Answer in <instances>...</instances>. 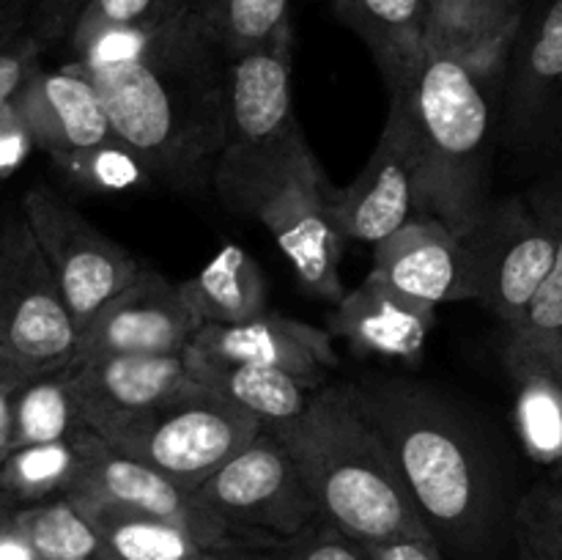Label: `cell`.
<instances>
[{
	"label": "cell",
	"instance_id": "44dd1931",
	"mask_svg": "<svg viewBox=\"0 0 562 560\" xmlns=\"http://www.w3.org/2000/svg\"><path fill=\"white\" fill-rule=\"evenodd\" d=\"M521 14H505L492 0H431L426 49L461 60L486 86H497L508 69Z\"/></svg>",
	"mask_w": 562,
	"mask_h": 560
},
{
	"label": "cell",
	"instance_id": "484cf974",
	"mask_svg": "<svg viewBox=\"0 0 562 560\" xmlns=\"http://www.w3.org/2000/svg\"><path fill=\"white\" fill-rule=\"evenodd\" d=\"M203 324H239L267 313V278L239 245H225L212 261L184 280Z\"/></svg>",
	"mask_w": 562,
	"mask_h": 560
},
{
	"label": "cell",
	"instance_id": "e575fe53",
	"mask_svg": "<svg viewBox=\"0 0 562 560\" xmlns=\"http://www.w3.org/2000/svg\"><path fill=\"white\" fill-rule=\"evenodd\" d=\"M278 560H371L366 544L355 541L329 522L316 519L296 536L272 544Z\"/></svg>",
	"mask_w": 562,
	"mask_h": 560
},
{
	"label": "cell",
	"instance_id": "5b68a950",
	"mask_svg": "<svg viewBox=\"0 0 562 560\" xmlns=\"http://www.w3.org/2000/svg\"><path fill=\"white\" fill-rule=\"evenodd\" d=\"M291 104V27L228 60L225 132L212 187L236 214L256 212L269 187L307 152Z\"/></svg>",
	"mask_w": 562,
	"mask_h": 560
},
{
	"label": "cell",
	"instance_id": "7c38bea8",
	"mask_svg": "<svg viewBox=\"0 0 562 560\" xmlns=\"http://www.w3.org/2000/svg\"><path fill=\"white\" fill-rule=\"evenodd\" d=\"M505 132L514 148H562V0H530L503 77Z\"/></svg>",
	"mask_w": 562,
	"mask_h": 560
},
{
	"label": "cell",
	"instance_id": "bcb514c9",
	"mask_svg": "<svg viewBox=\"0 0 562 560\" xmlns=\"http://www.w3.org/2000/svg\"><path fill=\"white\" fill-rule=\"evenodd\" d=\"M11 530H14V511L0 505V538L9 536Z\"/></svg>",
	"mask_w": 562,
	"mask_h": 560
},
{
	"label": "cell",
	"instance_id": "74e56055",
	"mask_svg": "<svg viewBox=\"0 0 562 560\" xmlns=\"http://www.w3.org/2000/svg\"><path fill=\"white\" fill-rule=\"evenodd\" d=\"M33 148H36V143H33L16 104H5L0 110V179L20 168Z\"/></svg>",
	"mask_w": 562,
	"mask_h": 560
},
{
	"label": "cell",
	"instance_id": "d4e9b609",
	"mask_svg": "<svg viewBox=\"0 0 562 560\" xmlns=\"http://www.w3.org/2000/svg\"><path fill=\"white\" fill-rule=\"evenodd\" d=\"M93 428L58 443L11 450L0 464V505L11 511L33 508L66 497L80 478Z\"/></svg>",
	"mask_w": 562,
	"mask_h": 560
},
{
	"label": "cell",
	"instance_id": "1f68e13d",
	"mask_svg": "<svg viewBox=\"0 0 562 560\" xmlns=\"http://www.w3.org/2000/svg\"><path fill=\"white\" fill-rule=\"evenodd\" d=\"M530 203L536 212L547 220L554 236V258L552 269H549L547 280H543L541 291L525 316L510 327V333H554L562 335V176L543 181L541 187L530 192Z\"/></svg>",
	"mask_w": 562,
	"mask_h": 560
},
{
	"label": "cell",
	"instance_id": "ac0fdd59",
	"mask_svg": "<svg viewBox=\"0 0 562 560\" xmlns=\"http://www.w3.org/2000/svg\"><path fill=\"white\" fill-rule=\"evenodd\" d=\"M190 349L274 368L311 388H322L324 373L338 366L327 329L269 311L239 324H206Z\"/></svg>",
	"mask_w": 562,
	"mask_h": 560
},
{
	"label": "cell",
	"instance_id": "e0dca14e",
	"mask_svg": "<svg viewBox=\"0 0 562 560\" xmlns=\"http://www.w3.org/2000/svg\"><path fill=\"white\" fill-rule=\"evenodd\" d=\"M14 104L36 148L49 154L58 168L115 137L97 86L75 64L38 69Z\"/></svg>",
	"mask_w": 562,
	"mask_h": 560
},
{
	"label": "cell",
	"instance_id": "4316f807",
	"mask_svg": "<svg viewBox=\"0 0 562 560\" xmlns=\"http://www.w3.org/2000/svg\"><path fill=\"white\" fill-rule=\"evenodd\" d=\"M11 415H14L11 450L58 443V439L75 437L77 432L88 428L69 368L22 379L14 393Z\"/></svg>",
	"mask_w": 562,
	"mask_h": 560
},
{
	"label": "cell",
	"instance_id": "5bb4252c",
	"mask_svg": "<svg viewBox=\"0 0 562 560\" xmlns=\"http://www.w3.org/2000/svg\"><path fill=\"white\" fill-rule=\"evenodd\" d=\"M66 497L77 500V503L119 505V508L173 522V525L187 527L192 536H198L203 547L245 541L217 514H212L198 500L195 492L176 483L173 478L162 475L154 467L115 450L97 432H91L86 464H82L75 489Z\"/></svg>",
	"mask_w": 562,
	"mask_h": 560
},
{
	"label": "cell",
	"instance_id": "83f0119b",
	"mask_svg": "<svg viewBox=\"0 0 562 560\" xmlns=\"http://www.w3.org/2000/svg\"><path fill=\"white\" fill-rule=\"evenodd\" d=\"M14 522L42 560H121L91 516L71 497L14 511Z\"/></svg>",
	"mask_w": 562,
	"mask_h": 560
},
{
	"label": "cell",
	"instance_id": "7a4b0ae2",
	"mask_svg": "<svg viewBox=\"0 0 562 560\" xmlns=\"http://www.w3.org/2000/svg\"><path fill=\"white\" fill-rule=\"evenodd\" d=\"M269 432L278 434L294 459L318 519L360 544L437 541L362 410L355 384L318 388L296 421Z\"/></svg>",
	"mask_w": 562,
	"mask_h": 560
},
{
	"label": "cell",
	"instance_id": "9a60e30c",
	"mask_svg": "<svg viewBox=\"0 0 562 560\" xmlns=\"http://www.w3.org/2000/svg\"><path fill=\"white\" fill-rule=\"evenodd\" d=\"M415 143L398 102L390 99L387 121L362 173L344 190L329 192V209L340 236L376 245L417 217Z\"/></svg>",
	"mask_w": 562,
	"mask_h": 560
},
{
	"label": "cell",
	"instance_id": "d6986e66",
	"mask_svg": "<svg viewBox=\"0 0 562 560\" xmlns=\"http://www.w3.org/2000/svg\"><path fill=\"white\" fill-rule=\"evenodd\" d=\"M428 305L472 302L459 234L437 217H415L373 245V269Z\"/></svg>",
	"mask_w": 562,
	"mask_h": 560
},
{
	"label": "cell",
	"instance_id": "8d00e7d4",
	"mask_svg": "<svg viewBox=\"0 0 562 560\" xmlns=\"http://www.w3.org/2000/svg\"><path fill=\"white\" fill-rule=\"evenodd\" d=\"M86 5L88 0H33L27 25L33 36L44 44V49H49L58 42H69L71 27Z\"/></svg>",
	"mask_w": 562,
	"mask_h": 560
},
{
	"label": "cell",
	"instance_id": "52a82bcc",
	"mask_svg": "<svg viewBox=\"0 0 562 560\" xmlns=\"http://www.w3.org/2000/svg\"><path fill=\"white\" fill-rule=\"evenodd\" d=\"M0 329L11 377L58 371L75 360V316L22 214L0 228Z\"/></svg>",
	"mask_w": 562,
	"mask_h": 560
},
{
	"label": "cell",
	"instance_id": "f6af8a7d",
	"mask_svg": "<svg viewBox=\"0 0 562 560\" xmlns=\"http://www.w3.org/2000/svg\"><path fill=\"white\" fill-rule=\"evenodd\" d=\"M492 3L497 5L499 11H505V14H521L530 0H492Z\"/></svg>",
	"mask_w": 562,
	"mask_h": 560
},
{
	"label": "cell",
	"instance_id": "ffe728a7",
	"mask_svg": "<svg viewBox=\"0 0 562 560\" xmlns=\"http://www.w3.org/2000/svg\"><path fill=\"white\" fill-rule=\"evenodd\" d=\"M437 322V305L404 294L376 272H368L344 296L329 318V329L355 349L398 360H417Z\"/></svg>",
	"mask_w": 562,
	"mask_h": 560
},
{
	"label": "cell",
	"instance_id": "277c9868",
	"mask_svg": "<svg viewBox=\"0 0 562 560\" xmlns=\"http://www.w3.org/2000/svg\"><path fill=\"white\" fill-rule=\"evenodd\" d=\"M486 82L461 60L428 53L390 99L401 104L415 143L417 217L459 234L486 206L492 108Z\"/></svg>",
	"mask_w": 562,
	"mask_h": 560
},
{
	"label": "cell",
	"instance_id": "f35d334b",
	"mask_svg": "<svg viewBox=\"0 0 562 560\" xmlns=\"http://www.w3.org/2000/svg\"><path fill=\"white\" fill-rule=\"evenodd\" d=\"M371 560H445L437 541L426 538H401V541L366 544Z\"/></svg>",
	"mask_w": 562,
	"mask_h": 560
},
{
	"label": "cell",
	"instance_id": "3957f363",
	"mask_svg": "<svg viewBox=\"0 0 562 560\" xmlns=\"http://www.w3.org/2000/svg\"><path fill=\"white\" fill-rule=\"evenodd\" d=\"M355 390L439 549L481 541L497 519V481L459 417L412 384Z\"/></svg>",
	"mask_w": 562,
	"mask_h": 560
},
{
	"label": "cell",
	"instance_id": "ee69618b",
	"mask_svg": "<svg viewBox=\"0 0 562 560\" xmlns=\"http://www.w3.org/2000/svg\"><path fill=\"white\" fill-rule=\"evenodd\" d=\"M31 20V5H22V9H14V11H5V14H0V33L9 31V27L20 25V22H27Z\"/></svg>",
	"mask_w": 562,
	"mask_h": 560
},
{
	"label": "cell",
	"instance_id": "9c48e42d",
	"mask_svg": "<svg viewBox=\"0 0 562 560\" xmlns=\"http://www.w3.org/2000/svg\"><path fill=\"white\" fill-rule=\"evenodd\" d=\"M195 494L245 541H283L318 519L294 459L269 428L220 467Z\"/></svg>",
	"mask_w": 562,
	"mask_h": 560
},
{
	"label": "cell",
	"instance_id": "60d3db41",
	"mask_svg": "<svg viewBox=\"0 0 562 560\" xmlns=\"http://www.w3.org/2000/svg\"><path fill=\"white\" fill-rule=\"evenodd\" d=\"M20 377H11V373L0 371V464L11 453V439H14V415H11V406H14V393L20 388Z\"/></svg>",
	"mask_w": 562,
	"mask_h": 560
},
{
	"label": "cell",
	"instance_id": "7402d4cb",
	"mask_svg": "<svg viewBox=\"0 0 562 560\" xmlns=\"http://www.w3.org/2000/svg\"><path fill=\"white\" fill-rule=\"evenodd\" d=\"M505 366L516 388V432L527 456L562 478V377L532 335L510 333Z\"/></svg>",
	"mask_w": 562,
	"mask_h": 560
},
{
	"label": "cell",
	"instance_id": "7bdbcfd3",
	"mask_svg": "<svg viewBox=\"0 0 562 560\" xmlns=\"http://www.w3.org/2000/svg\"><path fill=\"white\" fill-rule=\"evenodd\" d=\"M519 335H532V338L538 340V346L543 349V355L549 357V362L558 368V373L562 377V335H554V333H519Z\"/></svg>",
	"mask_w": 562,
	"mask_h": 560
},
{
	"label": "cell",
	"instance_id": "d590c367",
	"mask_svg": "<svg viewBox=\"0 0 562 560\" xmlns=\"http://www.w3.org/2000/svg\"><path fill=\"white\" fill-rule=\"evenodd\" d=\"M27 22L0 33V110L14 102L22 86L42 69L44 44L33 36Z\"/></svg>",
	"mask_w": 562,
	"mask_h": 560
},
{
	"label": "cell",
	"instance_id": "4dcf8cb0",
	"mask_svg": "<svg viewBox=\"0 0 562 560\" xmlns=\"http://www.w3.org/2000/svg\"><path fill=\"white\" fill-rule=\"evenodd\" d=\"M516 560H562V478L538 483L510 514Z\"/></svg>",
	"mask_w": 562,
	"mask_h": 560
},
{
	"label": "cell",
	"instance_id": "7dc6e473",
	"mask_svg": "<svg viewBox=\"0 0 562 560\" xmlns=\"http://www.w3.org/2000/svg\"><path fill=\"white\" fill-rule=\"evenodd\" d=\"M22 5H33V0H0V14H5V11H14V9H22Z\"/></svg>",
	"mask_w": 562,
	"mask_h": 560
},
{
	"label": "cell",
	"instance_id": "30bf717a",
	"mask_svg": "<svg viewBox=\"0 0 562 560\" xmlns=\"http://www.w3.org/2000/svg\"><path fill=\"white\" fill-rule=\"evenodd\" d=\"M22 217L58 280L77 333L143 269L130 250L47 187H31L22 195Z\"/></svg>",
	"mask_w": 562,
	"mask_h": 560
},
{
	"label": "cell",
	"instance_id": "2e32d148",
	"mask_svg": "<svg viewBox=\"0 0 562 560\" xmlns=\"http://www.w3.org/2000/svg\"><path fill=\"white\" fill-rule=\"evenodd\" d=\"M69 373L88 428L97 434L195 384L184 355H99L75 360Z\"/></svg>",
	"mask_w": 562,
	"mask_h": 560
},
{
	"label": "cell",
	"instance_id": "cb8c5ba5",
	"mask_svg": "<svg viewBox=\"0 0 562 560\" xmlns=\"http://www.w3.org/2000/svg\"><path fill=\"white\" fill-rule=\"evenodd\" d=\"M335 14L366 42L387 91L398 88L426 55L431 0H329Z\"/></svg>",
	"mask_w": 562,
	"mask_h": 560
},
{
	"label": "cell",
	"instance_id": "d6a6232c",
	"mask_svg": "<svg viewBox=\"0 0 562 560\" xmlns=\"http://www.w3.org/2000/svg\"><path fill=\"white\" fill-rule=\"evenodd\" d=\"M190 9H195L192 0H88L69 33V47L104 31L168 22Z\"/></svg>",
	"mask_w": 562,
	"mask_h": 560
},
{
	"label": "cell",
	"instance_id": "f1b7e54d",
	"mask_svg": "<svg viewBox=\"0 0 562 560\" xmlns=\"http://www.w3.org/2000/svg\"><path fill=\"white\" fill-rule=\"evenodd\" d=\"M77 503V500H75ZM102 530L121 560H192L203 549L187 527L119 505L77 503Z\"/></svg>",
	"mask_w": 562,
	"mask_h": 560
},
{
	"label": "cell",
	"instance_id": "603a6c76",
	"mask_svg": "<svg viewBox=\"0 0 562 560\" xmlns=\"http://www.w3.org/2000/svg\"><path fill=\"white\" fill-rule=\"evenodd\" d=\"M184 357L190 377L198 384L256 415L267 428L289 426L291 421H296L318 390L289 373L247 360L203 355L198 349H187Z\"/></svg>",
	"mask_w": 562,
	"mask_h": 560
},
{
	"label": "cell",
	"instance_id": "ba28073f",
	"mask_svg": "<svg viewBox=\"0 0 562 560\" xmlns=\"http://www.w3.org/2000/svg\"><path fill=\"white\" fill-rule=\"evenodd\" d=\"M467 285L472 302L516 327L541 291L554 258V236L530 198H505L486 203L464 231Z\"/></svg>",
	"mask_w": 562,
	"mask_h": 560
},
{
	"label": "cell",
	"instance_id": "c3c4849f",
	"mask_svg": "<svg viewBox=\"0 0 562 560\" xmlns=\"http://www.w3.org/2000/svg\"><path fill=\"white\" fill-rule=\"evenodd\" d=\"M0 371H3V329H0Z\"/></svg>",
	"mask_w": 562,
	"mask_h": 560
},
{
	"label": "cell",
	"instance_id": "6da1fadb",
	"mask_svg": "<svg viewBox=\"0 0 562 560\" xmlns=\"http://www.w3.org/2000/svg\"><path fill=\"white\" fill-rule=\"evenodd\" d=\"M82 71L102 97L113 135L143 159L148 176L173 187L212 184L225 132L228 58L201 22L154 58Z\"/></svg>",
	"mask_w": 562,
	"mask_h": 560
},
{
	"label": "cell",
	"instance_id": "b9f144b4",
	"mask_svg": "<svg viewBox=\"0 0 562 560\" xmlns=\"http://www.w3.org/2000/svg\"><path fill=\"white\" fill-rule=\"evenodd\" d=\"M0 560H42V555H38L36 547L16 530L14 522V530H11L9 536L0 538Z\"/></svg>",
	"mask_w": 562,
	"mask_h": 560
},
{
	"label": "cell",
	"instance_id": "8fae6325",
	"mask_svg": "<svg viewBox=\"0 0 562 560\" xmlns=\"http://www.w3.org/2000/svg\"><path fill=\"white\" fill-rule=\"evenodd\" d=\"M329 192L333 187L307 148L269 187L252 217L261 220L263 228L274 236L307 291L327 302H340L346 296L340 283L346 239L333 220Z\"/></svg>",
	"mask_w": 562,
	"mask_h": 560
},
{
	"label": "cell",
	"instance_id": "8992f818",
	"mask_svg": "<svg viewBox=\"0 0 562 560\" xmlns=\"http://www.w3.org/2000/svg\"><path fill=\"white\" fill-rule=\"evenodd\" d=\"M263 428L256 415L195 382L165 404L115 423L99 437L198 492Z\"/></svg>",
	"mask_w": 562,
	"mask_h": 560
},
{
	"label": "cell",
	"instance_id": "ab89813d",
	"mask_svg": "<svg viewBox=\"0 0 562 560\" xmlns=\"http://www.w3.org/2000/svg\"><path fill=\"white\" fill-rule=\"evenodd\" d=\"M192 560H278L272 544L252 541H225L203 547Z\"/></svg>",
	"mask_w": 562,
	"mask_h": 560
},
{
	"label": "cell",
	"instance_id": "4fadbf2b",
	"mask_svg": "<svg viewBox=\"0 0 562 560\" xmlns=\"http://www.w3.org/2000/svg\"><path fill=\"white\" fill-rule=\"evenodd\" d=\"M206 327L187 294L157 269L143 267L77 333L75 360L99 355H184ZM71 360V362H75Z\"/></svg>",
	"mask_w": 562,
	"mask_h": 560
},
{
	"label": "cell",
	"instance_id": "f546056e",
	"mask_svg": "<svg viewBox=\"0 0 562 560\" xmlns=\"http://www.w3.org/2000/svg\"><path fill=\"white\" fill-rule=\"evenodd\" d=\"M201 25L225 58H239L291 27V0H192Z\"/></svg>",
	"mask_w": 562,
	"mask_h": 560
},
{
	"label": "cell",
	"instance_id": "836d02e7",
	"mask_svg": "<svg viewBox=\"0 0 562 560\" xmlns=\"http://www.w3.org/2000/svg\"><path fill=\"white\" fill-rule=\"evenodd\" d=\"M60 170H64L75 184H80L82 190L91 192L130 190V187L140 184L148 176L143 159L137 157L126 143H121L119 137H110L102 146L69 159V163L60 165Z\"/></svg>",
	"mask_w": 562,
	"mask_h": 560
}]
</instances>
